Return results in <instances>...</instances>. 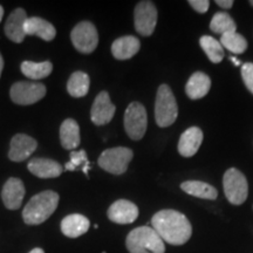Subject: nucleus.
I'll list each match as a JSON object with an SVG mask.
<instances>
[{"label": "nucleus", "mask_w": 253, "mask_h": 253, "mask_svg": "<svg viewBox=\"0 0 253 253\" xmlns=\"http://www.w3.org/2000/svg\"><path fill=\"white\" fill-rule=\"evenodd\" d=\"M151 227L163 242L171 245H183L192 235V227L184 214L175 210L158 211L151 218Z\"/></svg>", "instance_id": "1"}, {"label": "nucleus", "mask_w": 253, "mask_h": 253, "mask_svg": "<svg viewBox=\"0 0 253 253\" xmlns=\"http://www.w3.org/2000/svg\"><path fill=\"white\" fill-rule=\"evenodd\" d=\"M59 204V195L52 190L33 196L23 211V219L27 225H40L55 212Z\"/></svg>", "instance_id": "2"}, {"label": "nucleus", "mask_w": 253, "mask_h": 253, "mask_svg": "<svg viewBox=\"0 0 253 253\" xmlns=\"http://www.w3.org/2000/svg\"><path fill=\"white\" fill-rule=\"evenodd\" d=\"M126 245L130 253H164L166 246L158 233L150 226L131 230L126 236Z\"/></svg>", "instance_id": "3"}, {"label": "nucleus", "mask_w": 253, "mask_h": 253, "mask_svg": "<svg viewBox=\"0 0 253 253\" xmlns=\"http://www.w3.org/2000/svg\"><path fill=\"white\" fill-rule=\"evenodd\" d=\"M178 116V106L172 90L168 84H161L157 89L155 102V120L158 126L166 128L171 126Z\"/></svg>", "instance_id": "4"}, {"label": "nucleus", "mask_w": 253, "mask_h": 253, "mask_svg": "<svg viewBox=\"0 0 253 253\" xmlns=\"http://www.w3.org/2000/svg\"><path fill=\"white\" fill-rule=\"evenodd\" d=\"M132 157H134V153L129 148H110L100 155L97 163L104 171L113 173V175H122L128 169Z\"/></svg>", "instance_id": "5"}, {"label": "nucleus", "mask_w": 253, "mask_h": 253, "mask_svg": "<svg viewBox=\"0 0 253 253\" xmlns=\"http://www.w3.org/2000/svg\"><path fill=\"white\" fill-rule=\"evenodd\" d=\"M223 185L227 201L231 204L240 205L248 198L249 184L246 177L236 168H231L224 173Z\"/></svg>", "instance_id": "6"}, {"label": "nucleus", "mask_w": 253, "mask_h": 253, "mask_svg": "<svg viewBox=\"0 0 253 253\" xmlns=\"http://www.w3.org/2000/svg\"><path fill=\"white\" fill-rule=\"evenodd\" d=\"M148 126V115L143 104L131 102L125 113V129L126 135L134 141L143 138Z\"/></svg>", "instance_id": "7"}, {"label": "nucleus", "mask_w": 253, "mask_h": 253, "mask_svg": "<svg viewBox=\"0 0 253 253\" xmlns=\"http://www.w3.org/2000/svg\"><path fill=\"white\" fill-rule=\"evenodd\" d=\"M46 93L47 89L45 84L40 82L20 81L12 84L9 96H11V100L19 106H30L43 99Z\"/></svg>", "instance_id": "8"}, {"label": "nucleus", "mask_w": 253, "mask_h": 253, "mask_svg": "<svg viewBox=\"0 0 253 253\" xmlns=\"http://www.w3.org/2000/svg\"><path fill=\"white\" fill-rule=\"evenodd\" d=\"M73 46L82 54H90L99 45V34L90 21H81L72 30Z\"/></svg>", "instance_id": "9"}, {"label": "nucleus", "mask_w": 253, "mask_h": 253, "mask_svg": "<svg viewBox=\"0 0 253 253\" xmlns=\"http://www.w3.org/2000/svg\"><path fill=\"white\" fill-rule=\"evenodd\" d=\"M134 23L137 33L150 37L157 24V8L153 1H140L134 11Z\"/></svg>", "instance_id": "10"}, {"label": "nucleus", "mask_w": 253, "mask_h": 253, "mask_svg": "<svg viewBox=\"0 0 253 253\" xmlns=\"http://www.w3.org/2000/svg\"><path fill=\"white\" fill-rule=\"evenodd\" d=\"M116 107L110 101L108 91H100L91 106L90 120L95 126L108 125L115 115Z\"/></svg>", "instance_id": "11"}, {"label": "nucleus", "mask_w": 253, "mask_h": 253, "mask_svg": "<svg viewBox=\"0 0 253 253\" xmlns=\"http://www.w3.org/2000/svg\"><path fill=\"white\" fill-rule=\"evenodd\" d=\"M38 148V142L26 134H17L9 144L8 158L12 162H24Z\"/></svg>", "instance_id": "12"}, {"label": "nucleus", "mask_w": 253, "mask_h": 253, "mask_svg": "<svg viewBox=\"0 0 253 253\" xmlns=\"http://www.w3.org/2000/svg\"><path fill=\"white\" fill-rule=\"evenodd\" d=\"M25 194H26V190L21 179L17 177L8 178L1 190V199L5 208L12 211L18 210L23 204Z\"/></svg>", "instance_id": "13"}, {"label": "nucleus", "mask_w": 253, "mask_h": 253, "mask_svg": "<svg viewBox=\"0 0 253 253\" xmlns=\"http://www.w3.org/2000/svg\"><path fill=\"white\" fill-rule=\"evenodd\" d=\"M107 214L116 224H131L137 219L138 208L130 201L119 199L110 205Z\"/></svg>", "instance_id": "14"}, {"label": "nucleus", "mask_w": 253, "mask_h": 253, "mask_svg": "<svg viewBox=\"0 0 253 253\" xmlns=\"http://www.w3.org/2000/svg\"><path fill=\"white\" fill-rule=\"evenodd\" d=\"M27 13L24 8H15L8 15L5 24V34L9 40L15 43H21L26 37L25 24L27 21Z\"/></svg>", "instance_id": "15"}, {"label": "nucleus", "mask_w": 253, "mask_h": 253, "mask_svg": "<svg viewBox=\"0 0 253 253\" xmlns=\"http://www.w3.org/2000/svg\"><path fill=\"white\" fill-rule=\"evenodd\" d=\"M28 170L39 178H56L61 176L63 167L54 160L49 158H32L27 164Z\"/></svg>", "instance_id": "16"}, {"label": "nucleus", "mask_w": 253, "mask_h": 253, "mask_svg": "<svg viewBox=\"0 0 253 253\" xmlns=\"http://www.w3.org/2000/svg\"><path fill=\"white\" fill-rule=\"evenodd\" d=\"M203 142V131L198 126H191L183 132L178 142V153L183 157H192Z\"/></svg>", "instance_id": "17"}, {"label": "nucleus", "mask_w": 253, "mask_h": 253, "mask_svg": "<svg viewBox=\"0 0 253 253\" xmlns=\"http://www.w3.org/2000/svg\"><path fill=\"white\" fill-rule=\"evenodd\" d=\"M90 223L87 217L80 213H72L61 221V232L68 238H78L89 230Z\"/></svg>", "instance_id": "18"}, {"label": "nucleus", "mask_w": 253, "mask_h": 253, "mask_svg": "<svg viewBox=\"0 0 253 253\" xmlns=\"http://www.w3.org/2000/svg\"><path fill=\"white\" fill-rule=\"evenodd\" d=\"M141 48V42L134 36H125L119 38L113 42V56L118 60H128L137 54Z\"/></svg>", "instance_id": "19"}, {"label": "nucleus", "mask_w": 253, "mask_h": 253, "mask_svg": "<svg viewBox=\"0 0 253 253\" xmlns=\"http://www.w3.org/2000/svg\"><path fill=\"white\" fill-rule=\"evenodd\" d=\"M26 36H36L45 41H52L56 36V30L49 21L39 17L28 18L25 24Z\"/></svg>", "instance_id": "20"}, {"label": "nucleus", "mask_w": 253, "mask_h": 253, "mask_svg": "<svg viewBox=\"0 0 253 253\" xmlns=\"http://www.w3.org/2000/svg\"><path fill=\"white\" fill-rule=\"evenodd\" d=\"M60 142L66 150H74L80 145V126L73 119H67L60 126Z\"/></svg>", "instance_id": "21"}, {"label": "nucleus", "mask_w": 253, "mask_h": 253, "mask_svg": "<svg viewBox=\"0 0 253 253\" xmlns=\"http://www.w3.org/2000/svg\"><path fill=\"white\" fill-rule=\"evenodd\" d=\"M211 88V80L205 73L196 72L189 79L185 86V93L189 99L198 100L207 96Z\"/></svg>", "instance_id": "22"}, {"label": "nucleus", "mask_w": 253, "mask_h": 253, "mask_svg": "<svg viewBox=\"0 0 253 253\" xmlns=\"http://www.w3.org/2000/svg\"><path fill=\"white\" fill-rule=\"evenodd\" d=\"M90 79L89 75L84 72H74L69 77L67 82V91L71 96L79 99L86 96L89 91Z\"/></svg>", "instance_id": "23"}, {"label": "nucleus", "mask_w": 253, "mask_h": 253, "mask_svg": "<svg viewBox=\"0 0 253 253\" xmlns=\"http://www.w3.org/2000/svg\"><path fill=\"white\" fill-rule=\"evenodd\" d=\"M181 189L186 192L188 195L194 196V197L202 199H210L213 201L218 197V191L212 185L208 183L199 182V181H188L182 183Z\"/></svg>", "instance_id": "24"}, {"label": "nucleus", "mask_w": 253, "mask_h": 253, "mask_svg": "<svg viewBox=\"0 0 253 253\" xmlns=\"http://www.w3.org/2000/svg\"><path fill=\"white\" fill-rule=\"evenodd\" d=\"M21 73L25 77L31 79V80H41L45 79L53 71V65L49 61L43 62H32L24 61L20 66Z\"/></svg>", "instance_id": "25"}, {"label": "nucleus", "mask_w": 253, "mask_h": 253, "mask_svg": "<svg viewBox=\"0 0 253 253\" xmlns=\"http://www.w3.org/2000/svg\"><path fill=\"white\" fill-rule=\"evenodd\" d=\"M201 47L211 62L219 63L224 58V49L219 41L210 36H203L199 40Z\"/></svg>", "instance_id": "26"}, {"label": "nucleus", "mask_w": 253, "mask_h": 253, "mask_svg": "<svg viewBox=\"0 0 253 253\" xmlns=\"http://www.w3.org/2000/svg\"><path fill=\"white\" fill-rule=\"evenodd\" d=\"M237 25L230 14L225 12H218L212 17L210 23V30L217 34H226L231 32H236Z\"/></svg>", "instance_id": "27"}, {"label": "nucleus", "mask_w": 253, "mask_h": 253, "mask_svg": "<svg viewBox=\"0 0 253 253\" xmlns=\"http://www.w3.org/2000/svg\"><path fill=\"white\" fill-rule=\"evenodd\" d=\"M220 43L221 46L225 47L227 50L235 53V54L244 53L248 49V41L244 37L236 33V32L223 34L220 38Z\"/></svg>", "instance_id": "28"}, {"label": "nucleus", "mask_w": 253, "mask_h": 253, "mask_svg": "<svg viewBox=\"0 0 253 253\" xmlns=\"http://www.w3.org/2000/svg\"><path fill=\"white\" fill-rule=\"evenodd\" d=\"M81 169L86 176H88V170L90 169V163L88 161L87 153L84 149L80 151L73 150L69 154V162L65 164V170L67 171H77Z\"/></svg>", "instance_id": "29"}, {"label": "nucleus", "mask_w": 253, "mask_h": 253, "mask_svg": "<svg viewBox=\"0 0 253 253\" xmlns=\"http://www.w3.org/2000/svg\"><path fill=\"white\" fill-rule=\"evenodd\" d=\"M242 78L245 86L253 94V63L246 62L242 66Z\"/></svg>", "instance_id": "30"}, {"label": "nucleus", "mask_w": 253, "mask_h": 253, "mask_svg": "<svg viewBox=\"0 0 253 253\" xmlns=\"http://www.w3.org/2000/svg\"><path fill=\"white\" fill-rule=\"evenodd\" d=\"M189 5H191V7L198 13H205L210 6V1L209 0H189Z\"/></svg>", "instance_id": "31"}, {"label": "nucleus", "mask_w": 253, "mask_h": 253, "mask_svg": "<svg viewBox=\"0 0 253 253\" xmlns=\"http://www.w3.org/2000/svg\"><path fill=\"white\" fill-rule=\"evenodd\" d=\"M216 4L220 6L221 8H231L233 5V1L232 0H217Z\"/></svg>", "instance_id": "32"}, {"label": "nucleus", "mask_w": 253, "mask_h": 253, "mask_svg": "<svg viewBox=\"0 0 253 253\" xmlns=\"http://www.w3.org/2000/svg\"><path fill=\"white\" fill-rule=\"evenodd\" d=\"M2 69H4V59H2L1 53H0V78H1V73Z\"/></svg>", "instance_id": "33"}, {"label": "nucleus", "mask_w": 253, "mask_h": 253, "mask_svg": "<svg viewBox=\"0 0 253 253\" xmlns=\"http://www.w3.org/2000/svg\"><path fill=\"white\" fill-rule=\"evenodd\" d=\"M30 253H45V251H43V250L40 249V248H36V249L32 250Z\"/></svg>", "instance_id": "34"}, {"label": "nucleus", "mask_w": 253, "mask_h": 253, "mask_svg": "<svg viewBox=\"0 0 253 253\" xmlns=\"http://www.w3.org/2000/svg\"><path fill=\"white\" fill-rule=\"evenodd\" d=\"M2 17H4V7H2V6L0 5V23H1Z\"/></svg>", "instance_id": "35"}, {"label": "nucleus", "mask_w": 253, "mask_h": 253, "mask_svg": "<svg viewBox=\"0 0 253 253\" xmlns=\"http://www.w3.org/2000/svg\"><path fill=\"white\" fill-rule=\"evenodd\" d=\"M231 61H232L233 63H235L236 66H239L240 65V62H239V60L237 59V58H231Z\"/></svg>", "instance_id": "36"}, {"label": "nucleus", "mask_w": 253, "mask_h": 253, "mask_svg": "<svg viewBox=\"0 0 253 253\" xmlns=\"http://www.w3.org/2000/svg\"><path fill=\"white\" fill-rule=\"evenodd\" d=\"M250 4H251V5L253 6V0H251V1H250Z\"/></svg>", "instance_id": "37"}]
</instances>
